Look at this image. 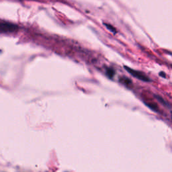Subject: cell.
I'll return each mask as SVG.
<instances>
[{"mask_svg": "<svg viewBox=\"0 0 172 172\" xmlns=\"http://www.w3.org/2000/svg\"><path fill=\"white\" fill-rule=\"evenodd\" d=\"M124 68L126 69V70L128 72H129V73L132 75L133 76L137 77V79H139L143 81H145V82H149V81H151L149 78L145 74H144L143 73H142V72L137 71V70H134V69H131L130 67H128L126 66H125Z\"/></svg>", "mask_w": 172, "mask_h": 172, "instance_id": "cell-2", "label": "cell"}, {"mask_svg": "<svg viewBox=\"0 0 172 172\" xmlns=\"http://www.w3.org/2000/svg\"><path fill=\"white\" fill-rule=\"evenodd\" d=\"M18 30L17 25L8 22H0V33H12Z\"/></svg>", "mask_w": 172, "mask_h": 172, "instance_id": "cell-1", "label": "cell"}, {"mask_svg": "<svg viewBox=\"0 0 172 172\" xmlns=\"http://www.w3.org/2000/svg\"><path fill=\"white\" fill-rule=\"evenodd\" d=\"M106 74H107V76L109 77L112 79V78L114 76V71L112 69L108 68L107 70H106Z\"/></svg>", "mask_w": 172, "mask_h": 172, "instance_id": "cell-3", "label": "cell"}, {"mask_svg": "<svg viewBox=\"0 0 172 172\" xmlns=\"http://www.w3.org/2000/svg\"><path fill=\"white\" fill-rule=\"evenodd\" d=\"M104 25L106 26V28H107V29L110 30V32H112V33H114V34L116 33V30L115 29V28L114 26H111V25L108 24H104Z\"/></svg>", "mask_w": 172, "mask_h": 172, "instance_id": "cell-4", "label": "cell"}]
</instances>
